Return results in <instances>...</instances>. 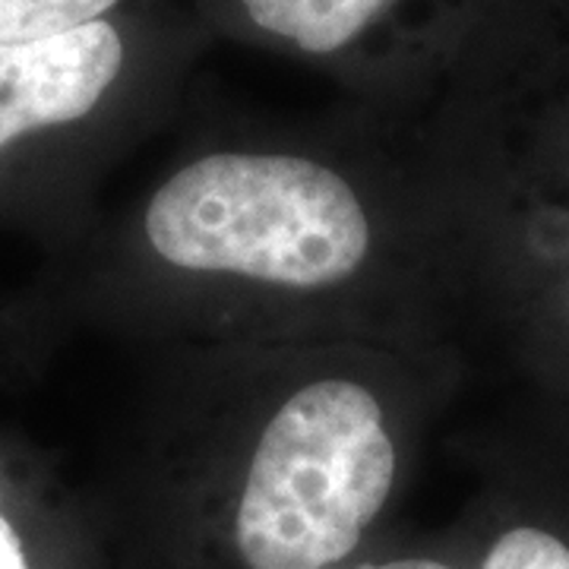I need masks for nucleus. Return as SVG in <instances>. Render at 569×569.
<instances>
[{"mask_svg": "<svg viewBox=\"0 0 569 569\" xmlns=\"http://www.w3.org/2000/svg\"><path fill=\"white\" fill-rule=\"evenodd\" d=\"M164 263L284 288L346 282L370 250L351 183L298 152H209L174 171L146 209Z\"/></svg>", "mask_w": 569, "mask_h": 569, "instance_id": "obj_1", "label": "nucleus"}, {"mask_svg": "<svg viewBox=\"0 0 569 569\" xmlns=\"http://www.w3.org/2000/svg\"><path fill=\"white\" fill-rule=\"evenodd\" d=\"M396 478L373 392L351 380L298 389L266 425L238 507L253 569H329L358 548Z\"/></svg>", "mask_w": 569, "mask_h": 569, "instance_id": "obj_2", "label": "nucleus"}, {"mask_svg": "<svg viewBox=\"0 0 569 569\" xmlns=\"http://www.w3.org/2000/svg\"><path fill=\"white\" fill-rule=\"evenodd\" d=\"M133 44L108 17L61 36L0 44V152L92 121L130 73Z\"/></svg>", "mask_w": 569, "mask_h": 569, "instance_id": "obj_3", "label": "nucleus"}, {"mask_svg": "<svg viewBox=\"0 0 569 569\" xmlns=\"http://www.w3.org/2000/svg\"><path fill=\"white\" fill-rule=\"evenodd\" d=\"M247 32L305 58H342L361 48L406 0H222Z\"/></svg>", "mask_w": 569, "mask_h": 569, "instance_id": "obj_4", "label": "nucleus"}, {"mask_svg": "<svg viewBox=\"0 0 569 569\" xmlns=\"http://www.w3.org/2000/svg\"><path fill=\"white\" fill-rule=\"evenodd\" d=\"M127 0H0V44L61 36L108 20Z\"/></svg>", "mask_w": 569, "mask_h": 569, "instance_id": "obj_5", "label": "nucleus"}, {"mask_svg": "<svg viewBox=\"0 0 569 569\" xmlns=\"http://www.w3.org/2000/svg\"><path fill=\"white\" fill-rule=\"evenodd\" d=\"M485 569H569V548L538 529H516L490 550Z\"/></svg>", "mask_w": 569, "mask_h": 569, "instance_id": "obj_6", "label": "nucleus"}, {"mask_svg": "<svg viewBox=\"0 0 569 569\" xmlns=\"http://www.w3.org/2000/svg\"><path fill=\"white\" fill-rule=\"evenodd\" d=\"M0 569H29L26 557H22L20 538L3 516H0Z\"/></svg>", "mask_w": 569, "mask_h": 569, "instance_id": "obj_7", "label": "nucleus"}, {"mask_svg": "<svg viewBox=\"0 0 569 569\" xmlns=\"http://www.w3.org/2000/svg\"><path fill=\"white\" fill-rule=\"evenodd\" d=\"M358 569H449L433 560H399V563H387V567H358Z\"/></svg>", "mask_w": 569, "mask_h": 569, "instance_id": "obj_8", "label": "nucleus"}]
</instances>
